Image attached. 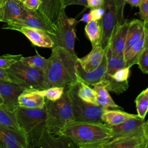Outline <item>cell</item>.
Segmentation results:
<instances>
[{"instance_id":"1","label":"cell","mask_w":148,"mask_h":148,"mask_svg":"<svg viewBox=\"0 0 148 148\" xmlns=\"http://www.w3.org/2000/svg\"><path fill=\"white\" fill-rule=\"evenodd\" d=\"M51 49V55L48 58L49 64L45 73L47 88L55 86L65 88L77 83V56L60 46Z\"/></svg>"},{"instance_id":"2","label":"cell","mask_w":148,"mask_h":148,"mask_svg":"<svg viewBox=\"0 0 148 148\" xmlns=\"http://www.w3.org/2000/svg\"><path fill=\"white\" fill-rule=\"evenodd\" d=\"M57 135L69 138L78 147L112 137L110 127L104 123L73 121L66 124Z\"/></svg>"},{"instance_id":"3","label":"cell","mask_w":148,"mask_h":148,"mask_svg":"<svg viewBox=\"0 0 148 148\" xmlns=\"http://www.w3.org/2000/svg\"><path fill=\"white\" fill-rule=\"evenodd\" d=\"M16 116L28 148L37 147L43 130L46 127L45 107L42 108H24L18 107Z\"/></svg>"},{"instance_id":"4","label":"cell","mask_w":148,"mask_h":148,"mask_svg":"<svg viewBox=\"0 0 148 148\" xmlns=\"http://www.w3.org/2000/svg\"><path fill=\"white\" fill-rule=\"evenodd\" d=\"M45 107L46 128L54 135H57L66 124L74 121L69 95L65 88L62 97L58 100L52 101L45 99Z\"/></svg>"},{"instance_id":"5","label":"cell","mask_w":148,"mask_h":148,"mask_svg":"<svg viewBox=\"0 0 148 148\" xmlns=\"http://www.w3.org/2000/svg\"><path fill=\"white\" fill-rule=\"evenodd\" d=\"M78 87L79 83L77 82L65 87L69 95L74 121L103 123L102 115L106 108L98 105L86 102L80 98L77 93Z\"/></svg>"},{"instance_id":"6","label":"cell","mask_w":148,"mask_h":148,"mask_svg":"<svg viewBox=\"0 0 148 148\" xmlns=\"http://www.w3.org/2000/svg\"><path fill=\"white\" fill-rule=\"evenodd\" d=\"M7 71L11 82L21 85L25 89L40 91L47 88L44 73L25 64L20 60Z\"/></svg>"},{"instance_id":"7","label":"cell","mask_w":148,"mask_h":148,"mask_svg":"<svg viewBox=\"0 0 148 148\" xmlns=\"http://www.w3.org/2000/svg\"><path fill=\"white\" fill-rule=\"evenodd\" d=\"M77 23L76 19L68 17L65 11L63 12L55 35L50 36L54 43L53 47H62L72 55L76 56L74 47L76 39L75 28Z\"/></svg>"},{"instance_id":"8","label":"cell","mask_w":148,"mask_h":148,"mask_svg":"<svg viewBox=\"0 0 148 148\" xmlns=\"http://www.w3.org/2000/svg\"><path fill=\"white\" fill-rule=\"evenodd\" d=\"M18 27L40 29L47 32L50 36L54 35L56 32L55 28L38 10L34 11L24 7L19 20L13 23H5L2 28L13 30L14 28Z\"/></svg>"},{"instance_id":"9","label":"cell","mask_w":148,"mask_h":148,"mask_svg":"<svg viewBox=\"0 0 148 148\" xmlns=\"http://www.w3.org/2000/svg\"><path fill=\"white\" fill-rule=\"evenodd\" d=\"M145 146L146 138L143 130L136 134L110 138L90 143L84 146L83 148H145Z\"/></svg>"},{"instance_id":"10","label":"cell","mask_w":148,"mask_h":148,"mask_svg":"<svg viewBox=\"0 0 148 148\" xmlns=\"http://www.w3.org/2000/svg\"><path fill=\"white\" fill-rule=\"evenodd\" d=\"M102 6L104 12L102 18L99 20L101 28V39L99 45L105 49L110 41L117 21L114 0H103Z\"/></svg>"},{"instance_id":"11","label":"cell","mask_w":148,"mask_h":148,"mask_svg":"<svg viewBox=\"0 0 148 148\" xmlns=\"http://www.w3.org/2000/svg\"><path fill=\"white\" fill-rule=\"evenodd\" d=\"M25 90L23 86L14 82L0 80V95L3 99L1 106L15 112L19 107L18 97Z\"/></svg>"},{"instance_id":"12","label":"cell","mask_w":148,"mask_h":148,"mask_svg":"<svg viewBox=\"0 0 148 148\" xmlns=\"http://www.w3.org/2000/svg\"><path fill=\"white\" fill-rule=\"evenodd\" d=\"M41 3L38 11L56 29L58 24L60 17L65 11L62 0H40Z\"/></svg>"},{"instance_id":"13","label":"cell","mask_w":148,"mask_h":148,"mask_svg":"<svg viewBox=\"0 0 148 148\" xmlns=\"http://www.w3.org/2000/svg\"><path fill=\"white\" fill-rule=\"evenodd\" d=\"M0 148H28L25 136L20 132L0 124Z\"/></svg>"},{"instance_id":"14","label":"cell","mask_w":148,"mask_h":148,"mask_svg":"<svg viewBox=\"0 0 148 148\" xmlns=\"http://www.w3.org/2000/svg\"><path fill=\"white\" fill-rule=\"evenodd\" d=\"M24 35L35 46L52 49L54 43L49 34L44 30L28 27H18L13 29Z\"/></svg>"},{"instance_id":"15","label":"cell","mask_w":148,"mask_h":148,"mask_svg":"<svg viewBox=\"0 0 148 148\" xmlns=\"http://www.w3.org/2000/svg\"><path fill=\"white\" fill-rule=\"evenodd\" d=\"M107 61L104 55L101 64L95 69L86 72L81 66L79 62H76L77 82H83L88 85H93L100 82L106 72Z\"/></svg>"},{"instance_id":"16","label":"cell","mask_w":148,"mask_h":148,"mask_svg":"<svg viewBox=\"0 0 148 148\" xmlns=\"http://www.w3.org/2000/svg\"><path fill=\"white\" fill-rule=\"evenodd\" d=\"M129 23L126 20L122 24H117L112 32L108 45L116 55H124Z\"/></svg>"},{"instance_id":"17","label":"cell","mask_w":148,"mask_h":148,"mask_svg":"<svg viewBox=\"0 0 148 148\" xmlns=\"http://www.w3.org/2000/svg\"><path fill=\"white\" fill-rule=\"evenodd\" d=\"M144 120L139 117L131 118L123 123L114 126H111L112 138H116L140 132L144 130Z\"/></svg>"},{"instance_id":"18","label":"cell","mask_w":148,"mask_h":148,"mask_svg":"<svg viewBox=\"0 0 148 148\" xmlns=\"http://www.w3.org/2000/svg\"><path fill=\"white\" fill-rule=\"evenodd\" d=\"M54 135L49 132L46 128L43 130L37 147L40 148H66L76 147V145L68 137Z\"/></svg>"},{"instance_id":"19","label":"cell","mask_w":148,"mask_h":148,"mask_svg":"<svg viewBox=\"0 0 148 148\" xmlns=\"http://www.w3.org/2000/svg\"><path fill=\"white\" fill-rule=\"evenodd\" d=\"M105 49L99 45L92 47L91 51L82 58H77V61L86 72L96 69L102 61Z\"/></svg>"},{"instance_id":"20","label":"cell","mask_w":148,"mask_h":148,"mask_svg":"<svg viewBox=\"0 0 148 148\" xmlns=\"http://www.w3.org/2000/svg\"><path fill=\"white\" fill-rule=\"evenodd\" d=\"M18 106L24 108H42L45 105V98L38 90L25 89L18 97Z\"/></svg>"},{"instance_id":"21","label":"cell","mask_w":148,"mask_h":148,"mask_svg":"<svg viewBox=\"0 0 148 148\" xmlns=\"http://www.w3.org/2000/svg\"><path fill=\"white\" fill-rule=\"evenodd\" d=\"M144 31L145 23L143 21L134 19L130 21L124 53L141 39L144 34Z\"/></svg>"},{"instance_id":"22","label":"cell","mask_w":148,"mask_h":148,"mask_svg":"<svg viewBox=\"0 0 148 148\" xmlns=\"http://www.w3.org/2000/svg\"><path fill=\"white\" fill-rule=\"evenodd\" d=\"M138 117H139L138 114H131L124 111L105 109L102 115V120L103 123L111 127L119 125L129 119Z\"/></svg>"},{"instance_id":"23","label":"cell","mask_w":148,"mask_h":148,"mask_svg":"<svg viewBox=\"0 0 148 148\" xmlns=\"http://www.w3.org/2000/svg\"><path fill=\"white\" fill-rule=\"evenodd\" d=\"M23 5L18 0H7L3 6V17L2 22L11 23L16 21L21 18Z\"/></svg>"},{"instance_id":"24","label":"cell","mask_w":148,"mask_h":148,"mask_svg":"<svg viewBox=\"0 0 148 148\" xmlns=\"http://www.w3.org/2000/svg\"><path fill=\"white\" fill-rule=\"evenodd\" d=\"M92 86L97 93V102L98 105L106 109H122V108L117 105L112 99L108 92V90L102 82H100Z\"/></svg>"},{"instance_id":"25","label":"cell","mask_w":148,"mask_h":148,"mask_svg":"<svg viewBox=\"0 0 148 148\" xmlns=\"http://www.w3.org/2000/svg\"><path fill=\"white\" fill-rule=\"evenodd\" d=\"M104 49L105 56L107 61V67L105 75H111L117 70L126 67L124 55H116L113 54L108 45Z\"/></svg>"},{"instance_id":"26","label":"cell","mask_w":148,"mask_h":148,"mask_svg":"<svg viewBox=\"0 0 148 148\" xmlns=\"http://www.w3.org/2000/svg\"><path fill=\"white\" fill-rule=\"evenodd\" d=\"M144 42L145 34L136 44L124 53V58L126 67L130 68L132 65L137 64L138 58L144 49Z\"/></svg>"},{"instance_id":"27","label":"cell","mask_w":148,"mask_h":148,"mask_svg":"<svg viewBox=\"0 0 148 148\" xmlns=\"http://www.w3.org/2000/svg\"><path fill=\"white\" fill-rule=\"evenodd\" d=\"M84 30L92 47L99 45L101 39V28L99 20H91L87 23Z\"/></svg>"},{"instance_id":"28","label":"cell","mask_w":148,"mask_h":148,"mask_svg":"<svg viewBox=\"0 0 148 148\" xmlns=\"http://www.w3.org/2000/svg\"><path fill=\"white\" fill-rule=\"evenodd\" d=\"M25 64L44 73L47 69L49 64V59L40 56L37 51L36 54L29 57H22L20 59Z\"/></svg>"},{"instance_id":"29","label":"cell","mask_w":148,"mask_h":148,"mask_svg":"<svg viewBox=\"0 0 148 148\" xmlns=\"http://www.w3.org/2000/svg\"><path fill=\"white\" fill-rule=\"evenodd\" d=\"M0 124L23 134L17 120L16 112L9 111L2 106H0Z\"/></svg>"},{"instance_id":"30","label":"cell","mask_w":148,"mask_h":148,"mask_svg":"<svg viewBox=\"0 0 148 148\" xmlns=\"http://www.w3.org/2000/svg\"><path fill=\"white\" fill-rule=\"evenodd\" d=\"M101 82L103 83L108 91L113 92L117 95L125 91L129 87L128 81L119 82L113 79L110 75L105 74Z\"/></svg>"},{"instance_id":"31","label":"cell","mask_w":148,"mask_h":148,"mask_svg":"<svg viewBox=\"0 0 148 148\" xmlns=\"http://www.w3.org/2000/svg\"><path fill=\"white\" fill-rule=\"evenodd\" d=\"M78 83L79 87L77 93L79 97L86 102L98 105L97 102V93L94 89L91 88L89 85L83 82H79Z\"/></svg>"},{"instance_id":"32","label":"cell","mask_w":148,"mask_h":148,"mask_svg":"<svg viewBox=\"0 0 148 148\" xmlns=\"http://www.w3.org/2000/svg\"><path fill=\"white\" fill-rule=\"evenodd\" d=\"M135 102L138 116L144 120L148 112V88L138 95Z\"/></svg>"},{"instance_id":"33","label":"cell","mask_w":148,"mask_h":148,"mask_svg":"<svg viewBox=\"0 0 148 148\" xmlns=\"http://www.w3.org/2000/svg\"><path fill=\"white\" fill-rule=\"evenodd\" d=\"M65 90V88L63 87H51L43 90L39 91V92L42 95L45 99L54 101L60 99Z\"/></svg>"},{"instance_id":"34","label":"cell","mask_w":148,"mask_h":148,"mask_svg":"<svg viewBox=\"0 0 148 148\" xmlns=\"http://www.w3.org/2000/svg\"><path fill=\"white\" fill-rule=\"evenodd\" d=\"M23 57L22 54H6L0 56V68L8 69L13 64L19 61Z\"/></svg>"},{"instance_id":"35","label":"cell","mask_w":148,"mask_h":148,"mask_svg":"<svg viewBox=\"0 0 148 148\" xmlns=\"http://www.w3.org/2000/svg\"><path fill=\"white\" fill-rule=\"evenodd\" d=\"M137 65L144 73H148V49L144 48L138 60Z\"/></svg>"},{"instance_id":"36","label":"cell","mask_w":148,"mask_h":148,"mask_svg":"<svg viewBox=\"0 0 148 148\" xmlns=\"http://www.w3.org/2000/svg\"><path fill=\"white\" fill-rule=\"evenodd\" d=\"M130 68L129 67H124L116 71L113 74L110 75L113 79L119 82H124L128 81L130 76Z\"/></svg>"},{"instance_id":"37","label":"cell","mask_w":148,"mask_h":148,"mask_svg":"<svg viewBox=\"0 0 148 148\" xmlns=\"http://www.w3.org/2000/svg\"><path fill=\"white\" fill-rule=\"evenodd\" d=\"M116 9L117 25L122 24L126 20L124 17V9L125 5V0H114Z\"/></svg>"},{"instance_id":"38","label":"cell","mask_w":148,"mask_h":148,"mask_svg":"<svg viewBox=\"0 0 148 148\" xmlns=\"http://www.w3.org/2000/svg\"><path fill=\"white\" fill-rule=\"evenodd\" d=\"M139 7L140 18L145 23H148V0H143Z\"/></svg>"},{"instance_id":"39","label":"cell","mask_w":148,"mask_h":148,"mask_svg":"<svg viewBox=\"0 0 148 148\" xmlns=\"http://www.w3.org/2000/svg\"><path fill=\"white\" fill-rule=\"evenodd\" d=\"M24 8L34 10H38L40 3V0H26L24 2H21Z\"/></svg>"},{"instance_id":"40","label":"cell","mask_w":148,"mask_h":148,"mask_svg":"<svg viewBox=\"0 0 148 148\" xmlns=\"http://www.w3.org/2000/svg\"><path fill=\"white\" fill-rule=\"evenodd\" d=\"M90 12L91 15L92 20H99L102 18L104 11L102 6H101L97 8L91 9Z\"/></svg>"},{"instance_id":"41","label":"cell","mask_w":148,"mask_h":148,"mask_svg":"<svg viewBox=\"0 0 148 148\" xmlns=\"http://www.w3.org/2000/svg\"><path fill=\"white\" fill-rule=\"evenodd\" d=\"M65 8L68 6L73 5H79L88 8L87 0H62Z\"/></svg>"},{"instance_id":"42","label":"cell","mask_w":148,"mask_h":148,"mask_svg":"<svg viewBox=\"0 0 148 148\" xmlns=\"http://www.w3.org/2000/svg\"><path fill=\"white\" fill-rule=\"evenodd\" d=\"M103 0H87L88 8L92 9L102 6Z\"/></svg>"},{"instance_id":"43","label":"cell","mask_w":148,"mask_h":148,"mask_svg":"<svg viewBox=\"0 0 148 148\" xmlns=\"http://www.w3.org/2000/svg\"><path fill=\"white\" fill-rule=\"evenodd\" d=\"M0 80H6V81H11L7 71V69H5L0 68Z\"/></svg>"},{"instance_id":"44","label":"cell","mask_w":148,"mask_h":148,"mask_svg":"<svg viewBox=\"0 0 148 148\" xmlns=\"http://www.w3.org/2000/svg\"><path fill=\"white\" fill-rule=\"evenodd\" d=\"M145 42H144V48L148 49V23H145Z\"/></svg>"},{"instance_id":"45","label":"cell","mask_w":148,"mask_h":148,"mask_svg":"<svg viewBox=\"0 0 148 148\" xmlns=\"http://www.w3.org/2000/svg\"><path fill=\"white\" fill-rule=\"evenodd\" d=\"M142 1L143 0H125V2L132 6L139 7Z\"/></svg>"},{"instance_id":"46","label":"cell","mask_w":148,"mask_h":148,"mask_svg":"<svg viewBox=\"0 0 148 148\" xmlns=\"http://www.w3.org/2000/svg\"><path fill=\"white\" fill-rule=\"evenodd\" d=\"M91 20H92V18H91V15L90 12L84 14L82 16V18L80 20V21H83V22H85V23H88V22H89Z\"/></svg>"},{"instance_id":"47","label":"cell","mask_w":148,"mask_h":148,"mask_svg":"<svg viewBox=\"0 0 148 148\" xmlns=\"http://www.w3.org/2000/svg\"><path fill=\"white\" fill-rule=\"evenodd\" d=\"M3 6L2 8H0V21H2L3 17Z\"/></svg>"},{"instance_id":"48","label":"cell","mask_w":148,"mask_h":148,"mask_svg":"<svg viewBox=\"0 0 148 148\" xmlns=\"http://www.w3.org/2000/svg\"><path fill=\"white\" fill-rule=\"evenodd\" d=\"M145 131V136L146 138V146L145 148H148V134Z\"/></svg>"},{"instance_id":"49","label":"cell","mask_w":148,"mask_h":148,"mask_svg":"<svg viewBox=\"0 0 148 148\" xmlns=\"http://www.w3.org/2000/svg\"><path fill=\"white\" fill-rule=\"evenodd\" d=\"M7 0H0V8L3 7L6 3Z\"/></svg>"},{"instance_id":"50","label":"cell","mask_w":148,"mask_h":148,"mask_svg":"<svg viewBox=\"0 0 148 148\" xmlns=\"http://www.w3.org/2000/svg\"><path fill=\"white\" fill-rule=\"evenodd\" d=\"M144 130L148 134V124H146V122L144 124Z\"/></svg>"},{"instance_id":"51","label":"cell","mask_w":148,"mask_h":148,"mask_svg":"<svg viewBox=\"0 0 148 148\" xmlns=\"http://www.w3.org/2000/svg\"><path fill=\"white\" fill-rule=\"evenodd\" d=\"M2 103H3V99L0 95V106H1L2 105Z\"/></svg>"},{"instance_id":"52","label":"cell","mask_w":148,"mask_h":148,"mask_svg":"<svg viewBox=\"0 0 148 148\" xmlns=\"http://www.w3.org/2000/svg\"><path fill=\"white\" fill-rule=\"evenodd\" d=\"M25 1H26V0H21V2H24Z\"/></svg>"},{"instance_id":"53","label":"cell","mask_w":148,"mask_h":148,"mask_svg":"<svg viewBox=\"0 0 148 148\" xmlns=\"http://www.w3.org/2000/svg\"><path fill=\"white\" fill-rule=\"evenodd\" d=\"M146 124H148V120H147V122H146Z\"/></svg>"},{"instance_id":"54","label":"cell","mask_w":148,"mask_h":148,"mask_svg":"<svg viewBox=\"0 0 148 148\" xmlns=\"http://www.w3.org/2000/svg\"><path fill=\"white\" fill-rule=\"evenodd\" d=\"M18 1H21V0H18Z\"/></svg>"}]
</instances>
